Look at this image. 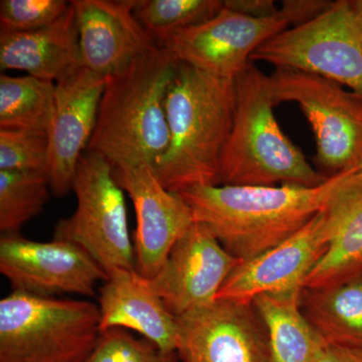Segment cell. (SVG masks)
<instances>
[{
    "instance_id": "ffe728a7",
    "label": "cell",
    "mask_w": 362,
    "mask_h": 362,
    "mask_svg": "<svg viewBox=\"0 0 362 362\" xmlns=\"http://www.w3.org/2000/svg\"><path fill=\"white\" fill-rule=\"evenodd\" d=\"M299 303L326 345L362 349V275L330 287L303 288Z\"/></svg>"
},
{
    "instance_id": "52a82bcc",
    "label": "cell",
    "mask_w": 362,
    "mask_h": 362,
    "mask_svg": "<svg viewBox=\"0 0 362 362\" xmlns=\"http://www.w3.org/2000/svg\"><path fill=\"white\" fill-rule=\"evenodd\" d=\"M73 190L77 209L57 223L52 240L82 247L107 276L135 269L125 195L110 162L100 154L86 151L78 163Z\"/></svg>"
},
{
    "instance_id": "83f0119b",
    "label": "cell",
    "mask_w": 362,
    "mask_h": 362,
    "mask_svg": "<svg viewBox=\"0 0 362 362\" xmlns=\"http://www.w3.org/2000/svg\"><path fill=\"white\" fill-rule=\"evenodd\" d=\"M278 16L289 25H302L320 16L332 4L328 0H284Z\"/></svg>"
},
{
    "instance_id": "2e32d148",
    "label": "cell",
    "mask_w": 362,
    "mask_h": 362,
    "mask_svg": "<svg viewBox=\"0 0 362 362\" xmlns=\"http://www.w3.org/2000/svg\"><path fill=\"white\" fill-rule=\"evenodd\" d=\"M83 66L105 78L157 45L136 18V0H73Z\"/></svg>"
},
{
    "instance_id": "d6986e66",
    "label": "cell",
    "mask_w": 362,
    "mask_h": 362,
    "mask_svg": "<svg viewBox=\"0 0 362 362\" xmlns=\"http://www.w3.org/2000/svg\"><path fill=\"white\" fill-rule=\"evenodd\" d=\"M334 233L303 288L330 287L362 275V183L347 185L329 206Z\"/></svg>"
},
{
    "instance_id": "f546056e",
    "label": "cell",
    "mask_w": 362,
    "mask_h": 362,
    "mask_svg": "<svg viewBox=\"0 0 362 362\" xmlns=\"http://www.w3.org/2000/svg\"><path fill=\"white\" fill-rule=\"evenodd\" d=\"M319 362H362V349L326 345Z\"/></svg>"
},
{
    "instance_id": "9a60e30c",
    "label": "cell",
    "mask_w": 362,
    "mask_h": 362,
    "mask_svg": "<svg viewBox=\"0 0 362 362\" xmlns=\"http://www.w3.org/2000/svg\"><path fill=\"white\" fill-rule=\"evenodd\" d=\"M107 78L81 66L54 84L49 143V185L63 197L73 190L81 157L96 128Z\"/></svg>"
},
{
    "instance_id": "3957f363",
    "label": "cell",
    "mask_w": 362,
    "mask_h": 362,
    "mask_svg": "<svg viewBox=\"0 0 362 362\" xmlns=\"http://www.w3.org/2000/svg\"><path fill=\"white\" fill-rule=\"evenodd\" d=\"M235 81L178 63L166 98L168 148L153 169L169 192L218 185L233 127Z\"/></svg>"
},
{
    "instance_id": "7c38bea8",
    "label": "cell",
    "mask_w": 362,
    "mask_h": 362,
    "mask_svg": "<svg viewBox=\"0 0 362 362\" xmlns=\"http://www.w3.org/2000/svg\"><path fill=\"white\" fill-rule=\"evenodd\" d=\"M333 233L328 207L277 247L240 262L226 279L216 300L252 303L261 295L300 294L307 276L327 252Z\"/></svg>"
},
{
    "instance_id": "f1b7e54d",
    "label": "cell",
    "mask_w": 362,
    "mask_h": 362,
    "mask_svg": "<svg viewBox=\"0 0 362 362\" xmlns=\"http://www.w3.org/2000/svg\"><path fill=\"white\" fill-rule=\"evenodd\" d=\"M274 0H223L226 8L251 18H272L278 14L279 8Z\"/></svg>"
},
{
    "instance_id": "cb8c5ba5",
    "label": "cell",
    "mask_w": 362,
    "mask_h": 362,
    "mask_svg": "<svg viewBox=\"0 0 362 362\" xmlns=\"http://www.w3.org/2000/svg\"><path fill=\"white\" fill-rule=\"evenodd\" d=\"M223 8V0H136L134 14L157 45L201 25Z\"/></svg>"
},
{
    "instance_id": "d4e9b609",
    "label": "cell",
    "mask_w": 362,
    "mask_h": 362,
    "mask_svg": "<svg viewBox=\"0 0 362 362\" xmlns=\"http://www.w3.org/2000/svg\"><path fill=\"white\" fill-rule=\"evenodd\" d=\"M49 134L37 131L0 129V171L49 175Z\"/></svg>"
},
{
    "instance_id": "277c9868",
    "label": "cell",
    "mask_w": 362,
    "mask_h": 362,
    "mask_svg": "<svg viewBox=\"0 0 362 362\" xmlns=\"http://www.w3.org/2000/svg\"><path fill=\"white\" fill-rule=\"evenodd\" d=\"M267 78L251 63L235 78L233 127L221 157L218 185L320 187L329 176L312 168L281 129Z\"/></svg>"
},
{
    "instance_id": "4fadbf2b",
    "label": "cell",
    "mask_w": 362,
    "mask_h": 362,
    "mask_svg": "<svg viewBox=\"0 0 362 362\" xmlns=\"http://www.w3.org/2000/svg\"><path fill=\"white\" fill-rule=\"evenodd\" d=\"M240 262L206 226L194 221L149 282L168 310L180 317L216 301Z\"/></svg>"
},
{
    "instance_id": "7a4b0ae2",
    "label": "cell",
    "mask_w": 362,
    "mask_h": 362,
    "mask_svg": "<svg viewBox=\"0 0 362 362\" xmlns=\"http://www.w3.org/2000/svg\"><path fill=\"white\" fill-rule=\"evenodd\" d=\"M177 66L156 45L107 78L87 151L105 157L113 168L154 169L168 148L166 98Z\"/></svg>"
},
{
    "instance_id": "8fae6325",
    "label": "cell",
    "mask_w": 362,
    "mask_h": 362,
    "mask_svg": "<svg viewBox=\"0 0 362 362\" xmlns=\"http://www.w3.org/2000/svg\"><path fill=\"white\" fill-rule=\"evenodd\" d=\"M181 362H273L254 303L218 299L177 317Z\"/></svg>"
},
{
    "instance_id": "ac0fdd59",
    "label": "cell",
    "mask_w": 362,
    "mask_h": 362,
    "mask_svg": "<svg viewBox=\"0 0 362 362\" xmlns=\"http://www.w3.org/2000/svg\"><path fill=\"white\" fill-rule=\"evenodd\" d=\"M83 66L75 11L70 9L47 28L0 33V69L18 70L56 84Z\"/></svg>"
},
{
    "instance_id": "30bf717a",
    "label": "cell",
    "mask_w": 362,
    "mask_h": 362,
    "mask_svg": "<svg viewBox=\"0 0 362 362\" xmlns=\"http://www.w3.org/2000/svg\"><path fill=\"white\" fill-rule=\"evenodd\" d=\"M289 26L278 14L251 18L223 6L211 20L173 33L158 45L178 63L235 80L252 63L254 52Z\"/></svg>"
},
{
    "instance_id": "6da1fadb",
    "label": "cell",
    "mask_w": 362,
    "mask_h": 362,
    "mask_svg": "<svg viewBox=\"0 0 362 362\" xmlns=\"http://www.w3.org/2000/svg\"><path fill=\"white\" fill-rule=\"evenodd\" d=\"M346 173L320 187L199 185L178 192L194 221L206 226L226 251L249 261L277 247L328 209L346 187Z\"/></svg>"
},
{
    "instance_id": "603a6c76",
    "label": "cell",
    "mask_w": 362,
    "mask_h": 362,
    "mask_svg": "<svg viewBox=\"0 0 362 362\" xmlns=\"http://www.w3.org/2000/svg\"><path fill=\"white\" fill-rule=\"evenodd\" d=\"M47 173L0 171V230L21 233L40 214L49 199Z\"/></svg>"
},
{
    "instance_id": "7402d4cb",
    "label": "cell",
    "mask_w": 362,
    "mask_h": 362,
    "mask_svg": "<svg viewBox=\"0 0 362 362\" xmlns=\"http://www.w3.org/2000/svg\"><path fill=\"white\" fill-rule=\"evenodd\" d=\"M54 112V84L25 76H0V129L49 134Z\"/></svg>"
},
{
    "instance_id": "ba28073f",
    "label": "cell",
    "mask_w": 362,
    "mask_h": 362,
    "mask_svg": "<svg viewBox=\"0 0 362 362\" xmlns=\"http://www.w3.org/2000/svg\"><path fill=\"white\" fill-rule=\"evenodd\" d=\"M274 105L295 102L312 126L317 164L330 176L362 161V97L329 78L291 69L267 78Z\"/></svg>"
},
{
    "instance_id": "5b68a950",
    "label": "cell",
    "mask_w": 362,
    "mask_h": 362,
    "mask_svg": "<svg viewBox=\"0 0 362 362\" xmlns=\"http://www.w3.org/2000/svg\"><path fill=\"white\" fill-rule=\"evenodd\" d=\"M100 334L92 302L21 291L0 301V362H85Z\"/></svg>"
},
{
    "instance_id": "4dcf8cb0",
    "label": "cell",
    "mask_w": 362,
    "mask_h": 362,
    "mask_svg": "<svg viewBox=\"0 0 362 362\" xmlns=\"http://www.w3.org/2000/svg\"><path fill=\"white\" fill-rule=\"evenodd\" d=\"M347 180H349V185H361L362 183V161L356 168L351 170L346 171Z\"/></svg>"
},
{
    "instance_id": "8992f818",
    "label": "cell",
    "mask_w": 362,
    "mask_h": 362,
    "mask_svg": "<svg viewBox=\"0 0 362 362\" xmlns=\"http://www.w3.org/2000/svg\"><path fill=\"white\" fill-rule=\"evenodd\" d=\"M314 74L362 97V18L352 0H337L320 16L267 40L251 62Z\"/></svg>"
},
{
    "instance_id": "e0dca14e",
    "label": "cell",
    "mask_w": 362,
    "mask_h": 362,
    "mask_svg": "<svg viewBox=\"0 0 362 362\" xmlns=\"http://www.w3.org/2000/svg\"><path fill=\"white\" fill-rule=\"evenodd\" d=\"M99 292L101 332L112 328L135 331L162 351L176 352L177 317L152 289L149 279L136 269L116 271L108 276Z\"/></svg>"
},
{
    "instance_id": "4316f807",
    "label": "cell",
    "mask_w": 362,
    "mask_h": 362,
    "mask_svg": "<svg viewBox=\"0 0 362 362\" xmlns=\"http://www.w3.org/2000/svg\"><path fill=\"white\" fill-rule=\"evenodd\" d=\"M65 0H1L0 33H25L47 28L70 9Z\"/></svg>"
},
{
    "instance_id": "484cf974",
    "label": "cell",
    "mask_w": 362,
    "mask_h": 362,
    "mask_svg": "<svg viewBox=\"0 0 362 362\" xmlns=\"http://www.w3.org/2000/svg\"><path fill=\"white\" fill-rule=\"evenodd\" d=\"M85 362H181L176 352H164L145 338H136L120 328L100 334Z\"/></svg>"
},
{
    "instance_id": "9c48e42d",
    "label": "cell",
    "mask_w": 362,
    "mask_h": 362,
    "mask_svg": "<svg viewBox=\"0 0 362 362\" xmlns=\"http://www.w3.org/2000/svg\"><path fill=\"white\" fill-rule=\"evenodd\" d=\"M0 273L13 291L40 297L61 294L96 296V287L108 276L82 247L66 242H35L21 233H2Z\"/></svg>"
},
{
    "instance_id": "1f68e13d",
    "label": "cell",
    "mask_w": 362,
    "mask_h": 362,
    "mask_svg": "<svg viewBox=\"0 0 362 362\" xmlns=\"http://www.w3.org/2000/svg\"><path fill=\"white\" fill-rule=\"evenodd\" d=\"M352 4L362 18V0H352Z\"/></svg>"
},
{
    "instance_id": "44dd1931",
    "label": "cell",
    "mask_w": 362,
    "mask_h": 362,
    "mask_svg": "<svg viewBox=\"0 0 362 362\" xmlns=\"http://www.w3.org/2000/svg\"><path fill=\"white\" fill-rule=\"evenodd\" d=\"M299 298L265 294L252 302L265 324L273 362H319L326 347L302 313Z\"/></svg>"
},
{
    "instance_id": "5bb4252c",
    "label": "cell",
    "mask_w": 362,
    "mask_h": 362,
    "mask_svg": "<svg viewBox=\"0 0 362 362\" xmlns=\"http://www.w3.org/2000/svg\"><path fill=\"white\" fill-rule=\"evenodd\" d=\"M113 173L134 204L136 271L153 278L175 243L194 225L192 209L163 187L150 166L113 168Z\"/></svg>"
}]
</instances>
